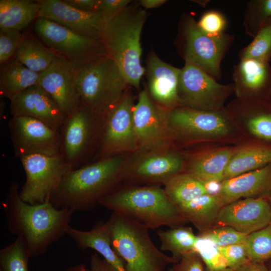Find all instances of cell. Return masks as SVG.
Here are the masks:
<instances>
[{"instance_id":"46","label":"cell","mask_w":271,"mask_h":271,"mask_svg":"<svg viewBox=\"0 0 271 271\" xmlns=\"http://www.w3.org/2000/svg\"><path fill=\"white\" fill-rule=\"evenodd\" d=\"M69 5L88 12H97L99 0H64Z\"/></svg>"},{"instance_id":"34","label":"cell","mask_w":271,"mask_h":271,"mask_svg":"<svg viewBox=\"0 0 271 271\" xmlns=\"http://www.w3.org/2000/svg\"><path fill=\"white\" fill-rule=\"evenodd\" d=\"M30 258L25 241L17 236L14 242L0 250V271H28Z\"/></svg>"},{"instance_id":"22","label":"cell","mask_w":271,"mask_h":271,"mask_svg":"<svg viewBox=\"0 0 271 271\" xmlns=\"http://www.w3.org/2000/svg\"><path fill=\"white\" fill-rule=\"evenodd\" d=\"M232 79L236 99L250 101L271 98L269 63L252 59L240 60L233 67Z\"/></svg>"},{"instance_id":"37","label":"cell","mask_w":271,"mask_h":271,"mask_svg":"<svg viewBox=\"0 0 271 271\" xmlns=\"http://www.w3.org/2000/svg\"><path fill=\"white\" fill-rule=\"evenodd\" d=\"M245 244L250 261L264 262L271 259V223L248 234Z\"/></svg>"},{"instance_id":"43","label":"cell","mask_w":271,"mask_h":271,"mask_svg":"<svg viewBox=\"0 0 271 271\" xmlns=\"http://www.w3.org/2000/svg\"><path fill=\"white\" fill-rule=\"evenodd\" d=\"M171 267L172 271H206L202 259L195 251L183 255Z\"/></svg>"},{"instance_id":"5","label":"cell","mask_w":271,"mask_h":271,"mask_svg":"<svg viewBox=\"0 0 271 271\" xmlns=\"http://www.w3.org/2000/svg\"><path fill=\"white\" fill-rule=\"evenodd\" d=\"M147 18L139 2H131L106 23L102 42L128 84L138 88L145 73L141 64V36Z\"/></svg>"},{"instance_id":"29","label":"cell","mask_w":271,"mask_h":271,"mask_svg":"<svg viewBox=\"0 0 271 271\" xmlns=\"http://www.w3.org/2000/svg\"><path fill=\"white\" fill-rule=\"evenodd\" d=\"M40 74L29 69L15 58L1 65V97L10 99L27 88L39 84Z\"/></svg>"},{"instance_id":"42","label":"cell","mask_w":271,"mask_h":271,"mask_svg":"<svg viewBox=\"0 0 271 271\" xmlns=\"http://www.w3.org/2000/svg\"><path fill=\"white\" fill-rule=\"evenodd\" d=\"M219 249L227 261L228 267L233 269L249 260L245 242L219 247Z\"/></svg>"},{"instance_id":"51","label":"cell","mask_w":271,"mask_h":271,"mask_svg":"<svg viewBox=\"0 0 271 271\" xmlns=\"http://www.w3.org/2000/svg\"><path fill=\"white\" fill-rule=\"evenodd\" d=\"M268 201L271 206V193L268 196Z\"/></svg>"},{"instance_id":"45","label":"cell","mask_w":271,"mask_h":271,"mask_svg":"<svg viewBox=\"0 0 271 271\" xmlns=\"http://www.w3.org/2000/svg\"><path fill=\"white\" fill-rule=\"evenodd\" d=\"M85 271H118L104 258L102 259L97 253L91 255L89 266Z\"/></svg>"},{"instance_id":"44","label":"cell","mask_w":271,"mask_h":271,"mask_svg":"<svg viewBox=\"0 0 271 271\" xmlns=\"http://www.w3.org/2000/svg\"><path fill=\"white\" fill-rule=\"evenodd\" d=\"M131 2L130 0H99L97 12L102 14L107 23Z\"/></svg>"},{"instance_id":"3","label":"cell","mask_w":271,"mask_h":271,"mask_svg":"<svg viewBox=\"0 0 271 271\" xmlns=\"http://www.w3.org/2000/svg\"><path fill=\"white\" fill-rule=\"evenodd\" d=\"M99 204L122 214L151 229L166 226H183L188 221L178 206L158 186L115 189L102 198Z\"/></svg>"},{"instance_id":"49","label":"cell","mask_w":271,"mask_h":271,"mask_svg":"<svg viewBox=\"0 0 271 271\" xmlns=\"http://www.w3.org/2000/svg\"><path fill=\"white\" fill-rule=\"evenodd\" d=\"M86 267L84 263H80L69 267L66 271H85Z\"/></svg>"},{"instance_id":"8","label":"cell","mask_w":271,"mask_h":271,"mask_svg":"<svg viewBox=\"0 0 271 271\" xmlns=\"http://www.w3.org/2000/svg\"><path fill=\"white\" fill-rule=\"evenodd\" d=\"M234 39L225 33L216 36L206 34L191 15L185 14L180 20L175 45L185 63L196 66L216 80L221 78V61Z\"/></svg>"},{"instance_id":"20","label":"cell","mask_w":271,"mask_h":271,"mask_svg":"<svg viewBox=\"0 0 271 271\" xmlns=\"http://www.w3.org/2000/svg\"><path fill=\"white\" fill-rule=\"evenodd\" d=\"M10 100L12 116L31 117L58 130L67 116L38 84L14 96Z\"/></svg>"},{"instance_id":"31","label":"cell","mask_w":271,"mask_h":271,"mask_svg":"<svg viewBox=\"0 0 271 271\" xmlns=\"http://www.w3.org/2000/svg\"><path fill=\"white\" fill-rule=\"evenodd\" d=\"M57 54L30 34H23L15 59L29 69L42 73L47 70Z\"/></svg>"},{"instance_id":"30","label":"cell","mask_w":271,"mask_h":271,"mask_svg":"<svg viewBox=\"0 0 271 271\" xmlns=\"http://www.w3.org/2000/svg\"><path fill=\"white\" fill-rule=\"evenodd\" d=\"M39 9V0H1L0 29L20 31L38 18Z\"/></svg>"},{"instance_id":"17","label":"cell","mask_w":271,"mask_h":271,"mask_svg":"<svg viewBox=\"0 0 271 271\" xmlns=\"http://www.w3.org/2000/svg\"><path fill=\"white\" fill-rule=\"evenodd\" d=\"M271 223V206L266 198L238 199L220 210L216 226L231 227L249 234Z\"/></svg>"},{"instance_id":"6","label":"cell","mask_w":271,"mask_h":271,"mask_svg":"<svg viewBox=\"0 0 271 271\" xmlns=\"http://www.w3.org/2000/svg\"><path fill=\"white\" fill-rule=\"evenodd\" d=\"M105 225L126 271H165L168 265L177 262L156 247L149 229L137 222L112 212Z\"/></svg>"},{"instance_id":"21","label":"cell","mask_w":271,"mask_h":271,"mask_svg":"<svg viewBox=\"0 0 271 271\" xmlns=\"http://www.w3.org/2000/svg\"><path fill=\"white\" fill-rule=\"evenodd\" d=\"M185 166V160L178 152L152 153L125 168L123 177L138 182L164 185L173 177L183 172Z\"/></svg>"},{"instance_id":"35","label":"cell","mask_w":271,"mask_h":271,"mask_svg":"<svg viewBox=\"0 0 271 271\" xmlns=\"http://www.w3.org/2000/svg\"><path fill=\"white\" fill-rule=\"evenodd\" d=\"M240 60L252 59L268 62L271 59V19L259 29L252 41L239 52Z\"/></svg>"},{"instance_id":"33","label":"cell","mask_w":271,"mask_h":271,"mask_svg":"<svg viewBox=\"0 0 271 271\" xmlns=\"http://www.w3.org/2000/svg\"><path fill=\"white\" fill-rule=\"evenodd\" d=\"M164 185L167 196L177 206L208 194L204 183L185 172L173 177Z\"/></svg>"},{"instance_id":"26","label":"cell","mask_w":271,"mask_h":271,"mask_svg":"<svg viewBox=\"0 0 271 271\" xmlns=\"http://www.w3.org/2000/svg\"><path fill=\"white\" fill-rule=\"evenodd\" d=\"M66 234L79 248L93 249L118 271H126L124 261L113 249L105 222L98 221L88 231L78 230L69 225Z\"/></svg>"},{"instance_id":"4","label":"cell","mask_w":271,"mask_h":271,"mask_svg":"<svg viewBox=\"0 0 271 271\" xmlns=\"http://www.w3.org/2000/svg\"><path fill=\"white\" fill-rule=\"evenodd\" d=\"M167 123L170 134L187 145H237L248 141L226 106L215 111L179 107L168 111Z\"/></svg>"},{"instance_id":"27","label":"cell","mask_w":271,"mask_h":271,"mask_svg":"<svg viewBox=\"0 0 271 271\" xmlns=\"http://www.w3.org/2000/svg\"><path fill=\"white\" fill-rule=\"evenodd\" d=\"M271 163V146L248 141L238 145L224 172L223 180L252 171Z\"/></svg>"},{"instance_id":"11","label":"cell","mask_w":271,"mask_h":271,"mask_svg":"<svg viewBox=\"0 0 271 271\" xmlns=\"http://www.w3.org/2000/svg\"><path fill=\"white\" fill-rule=\"evenodd\" d=\"M178 93L180 107L218 111L225 107V101L234 93V84H220L199 67L185 63L181 69Z\"/></svg>"},{"instance_id":"16","label":"cell","mask_w":271,"mask_h":271,"mask_svg":"<svg viewBox=\"0 0 271 271\" xmlns=\"http://www.w3.org/2000/svg\"><path fill=\"white\" fill-rule=\"evenodd\" d=\"M168 111L157 104L146 89L140 92L132 112L139 149L156 147L167 139L170 135L167 123Z\"/></svg>"},{"instance_id":"13","label":"cell","mask_w":271,"mask_h":271,"mask_svg":"<svg viewBox=\"0 0 271 271\" xmlns=\"http://www.w3.org/2000/svg\"><path fill=\"white\" fill-rule=\"evenodd\" d=\"M133 107L131 92L126 89L105 115L102 134L96 152L98 160L139 149L133 122Z\"/></svg>"},{"instance_id":"2","label":"cell","mask_w":271,"mask_h":271,"mask_svg":"<svg viewBox=\"0 0 271 271\" xmlns=\"http://www.w3.org/2000/svg\"><path fill=\"white\" fill-rule=\"evenodd\" d=\"M125 160L122 154L117 155L70 170L51 194L50 202L73 212L94 208L123 178Z\"/></svg>"},{"instance_id":"47","label":"cell","mask_w":271,"mask_h":271,"mask_svg":"<svg viewBox=\"0 0 271 271\" xmlns=\"http://www.w3.org/2000/svg\"><path fill=\"white\" fill-rule=\"evenodd\" d=\"M234 271H269L263 262L248 261L238 267Z\"/></svg>"},{"instance_id":"15","label":"cell","mask_w":271,"mask_h":271,"mask_svg":"<svg viewBox=\"0 0 271 271\" xmlns=\"http://www.w3.org/2000/svg\"><path fill=\"white\" fill-rule=\"evenodd\" d=\"M38 18L54 21L82 36L102 41L106 21L98 12L78 10L64 0H39Z\"/></svg>"},{"instance_id":"24","label":"cell","mask_w":271,"mask_h":271,"mask_svg":"<svg viewBox=\"0 0 271 271\" xmlns=\"http://www.w3.org/2000/svg\"><path fill=\"white\" fill-rule=\"evenodd\" d=\"M239 145L206 146L185 161L183 172L191 175L205 185L221 182L226 168Z\"/></svg>"},{"instance_id":"32","label":"cell","mask_w":271,"mask_h":271,"mask_svg":"<svg viewBox=\"0 0 271 271\" xmlns=\"http://www.w3.org/2000/svg\"><path fill=\"white\" fill-rule=\"evenodd\" d=\"M157 231L161 242L160 249L171 252L172 257L177 262L183 255L194 251L197 235L190 227L183 225Z\"/></svg>"},{"instance_id":"41","label":"cell","mask_w":271,"mask_h":271,"mask_svg":"<svg viewBox=\"0 0 271 271\" xmlns=\"http://www.w3.org/2000/svg\"><path fill=\"white\" fill-rule=\"evenodd\" d=\"M197 24L206 34L216 36L225 33L227 21L221 13L212 10L205 12L197 22Z\"/></svg>"},{"instance_id":"10","label":"cell","mask_w":271,"mask_h":271,"mask_svg":"<svg viewBox=\"0 0 271 271\" xmlns=\"http://www.w3.org/2000/svg\"><path fill=\"white\" fill-rule=\"evenodd\" d=\"M34 29L43 43L67 60L73 69L108 55L102 41L82 36L51 20L38 18Z\"/></svg>"},{"instance_id":"19","label":"cell","mask_w":271,"mask_h":271,"mask_svg":"<svg viewBox=\"0 0 271 271\" xmlns=\"http://www.w3.org/2000/svg\"><path fill=\"white\" fill-rule=\"evenodd\" d=\"M180 72L181 69L163 61L154 51L148 54L145 73L147 91L157 104L168 111L180 107L178 93Z\"/></svg>"},{"instance_id":"53","label":"cell","mask_w":271,"mask_h":271,"mask_svg":"<svg viewBox=\"0 0 271 271\" xmlns=\"http://www.w3.org/2000/svg\"><path fill=\"white\" fill-rule=\"evenodd\" d=\"M269 271H271V270H269Z\"/></svg>"},{"instance_id":"38","label":"cell","mask_w":271,"mask_h":271,"mask_svg":"<svg viewBox=\"0 0 271 271\" xmlns=\"http://www.w3.org/2000/svg\"><path fill=\"white\" fill-rule=\"evenodd\" d=\"M194 251L199 255L206 267L209 269H219L228 267L227 261L219 247L211 239L204 235H197Z\"/></svg>"},{"instance_id":"23","label":"cell","mask_w":271,"mask_h":271,"mask_svg":"<svg viewBox=\"0 0 271 271\" xmlns=\"http://www.w3.org/2000/svg\"><path fill=\"white\" fill-rule=\"evenodd\" d=\"M226 108L248 141L250 136L271 142V98L250 101L236 99Z\"/></svg>"},{"instance_id":"28","label":"cell","mask_w":271,"mask_h":271,"mask_svg":"<svg viewBox=\"0 0 271 271\" xmlns=\"http://www.w3.org/2000/svg\"><path fill=\"white\" fill-rule=\"evenodd\" d=\"M224 204L217 194H206L178 206L182 216L202 234L216 226Z\"/></svg>"},{"instance_id":"25","label":"cell","mask_w":271,"mask_h":271,"mask_svg":"<svg viewBox=\"0 0 271 271\" xmlns=\"http://www.w3.org/2000/svg\"><path fill=\"white\" fill-rule=\"evenodd\" d=\"M271 193V163L258 169L223 180L218 195L224 206L248 198H266Z\"/></svg>"},{"instance_id":"40","label":"cell","mask_w":271,"mask_h":271,"mask_svg":"<svg viewBox=\"0 0 271 271\" xmlns=\"http://www.w3.org/2000/svg\"><path fill=\"white\" fill-rule=\"evenodd\" d=\"M23 37L20 31L0 29V65L14 59Z\"/></svg>"},{"instance_id":"7","label":"cell","mask_w":271,"mask_h":271,"mask_svg":"<svg viewBox=\"0 0 271 271\" xmlns=\"http://www.w3.org/2000/svg\"><path fill=\"white\" fill-rule=\"evenodd\" d=\"M73 71L81 105L100 115L105 116L129 86L108 55L89 61Z\"/></svg>"},{"instance_id":"9","label":"cell","mask_w":271,"mask_h":271,"mask_svg":"<svg viewBox=\"0 0 271 271\" xmlns=\"http://www.w3.org/2000/svg\"><path fill=\"white\" fill-rule=\"evenodd\" d=\"M105 116L81 105L67 115L59 129L60 154L71 170L86 165L98 148Z\"/></svg>"},{"instance_id":"52","label":"cell","mask_w":271,"mask_h":271,"mask_svg":"<svg viewBox=\"0 0 271 271\" xmlns=\"http://www.w3.org/2000/svg\"><path fill=\"white\" fill-rule=\"evenodd\" d=\"M167 271H172V267L169 268Z\"/></svg>"},{"instance_id":"39","label":"cell","mask_w":271,"mask_h":271,"mask_svg":"<svg viewBox=\"0 0 271 271\" xmlns=\"http://www.w3.org/2000/svg\"><path fill=\"white\" fill-rule=\"evenodd\" d=\"M199 234L210 238L219 247L244 242L248 235L227 226H215Z\"/></svg>"},{"instance_id":"12","label":"cell","mask_w":271,"mask_h":271,"mask_svg":"<svg viewBox=\"0 0 271 271\" xmlns=\"http://www.w3.org/2000/svg\"><path fill=\"white\" fill-rule=\"evenodd\" d=\"M26 180L20 190L21 199L38 204L49 198L70 167L60 155L33 154L21 157Z\"/></svg>"},{"instance_id":"1","label":"cell","mask_w":271,"mask_h":271,"mask_svg":"<svg viewBox=\"0 0 271 271\" xmlns=\"http://www.w3.org/2000/svg\"><path fill=\"white\" fill-rule=\"evenodd\" d=\"M19 184L13 182L3 206L11 233L22 237L31 257L45 253L51 244L66 234L72 211L57 209L49 198L38 204L24 201Z\"/></svg>"},{"instance_id":"36","label":"cell","mask_w":271,"mask_h":271,"mask_svg":"<svg viewBox=\"0 0 271 271\" xmlns=\"http://www.w3.org/2000/svg\"><path fill=\"white\" fill-rule=\"evenodd\" d=\"M270 19L271 0L249 1L244 13L245 34L253 38L262 25Z\"/></svg>"},{"instance_id":"48","label":"cell","mask_w":271,"mask_h":271,"mask_svg":"<svg viewBox=\"0 0 271 271\" xmlns=\"http://www.w3.org/2000/svg\"><path fill=\"white\" fill-rule=\"evenodd\" d=\"M167 2L166 0H141V6L146 9L158 8Z\"/></svg>"},{"instance_id":"14","label":"cell","mask_w":271,"mask_h":271,"mask_svg":"<svg viewBox=\"0 0 271 271\" xmlns=\"http://www.w3.org/2000/svg\"><path fill=\"white\" fill-rule=\"evenodd\" d=\"M9 128L15 155L60 154L59 130L39 120L26 116H13Z\"/></svg>"},{"instance_id":"50","label":"cell","mask_w":271,"mask_h":271,"mask_svg":"<svg viewBox=\"0 0 271 271\" xmlns=\"http://www.w3.org/2000/svg\"><path fill=\"white\" fill-rule=\"evenodd\" d=\"M206 271H234V270L228 267L221 268V269H214V270L209 269L206 267Z\"/></svg>"},{"instance_id":"18","label":"cell","mask_w":271,"mask_h":271,"mask_svg":"<svg viewBox=\"0 0 271 271\" xmlns=\"http://www.w3.org/2000/svg\"><path fill=\"white\" fill-rule=\"evenodd\" d=\"M67 115L81 106L73 68L62 56H57L50 67L41 73L39 84Z\"/></svg>"}]
</instances>
